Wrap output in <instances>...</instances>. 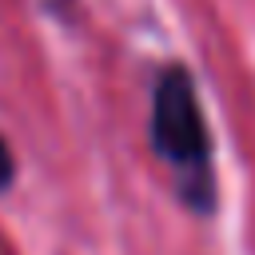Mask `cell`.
Masks as SVG:
<instances>
[{"label":"cell","mask_w":255,"mask_h":255,"mask_svg":"<svg viewBox=\"0 0 255 255\" xmlns=\"http://www.w3.org/2000/svg\"><path fill=\"white\" fill-rule=\"evenodd\" d=\"M147 143L171 179L175 203L195 219H215L219 215L215 135L199 96V80L183 60H167L151 76Z\"/></svg>","instance_id":"cell-1"},{"label":"cell","mask_w":255,"mask_h":255,"mask_svg":"<svg viewBox=\"0 0 255 255\" xmlns=\"http://www.w3.org/2000/svg\"><path fill=\"white\" fill-rule=\"evenodd\" d=\"M16 175H20V163H16V151H12V143H8V135L0 131V195H8V191H12V183H16Z\"/></svg>","instance_id":"cell-2"},{"label":"cell","mask_w":255,"mask_h":255,"mask_svg":"<svg viewBox=\"0 0 255 255\" xmlns=\"http://www.w3.org/2000/svg\"><path fill=\"white\" fill-rule=\"evenodd\" d=\"M40 4H44V12H48V16H56V20H72L80 0H40Z\"/></svg>","instance_id":"cell-3"}]
</instances>
